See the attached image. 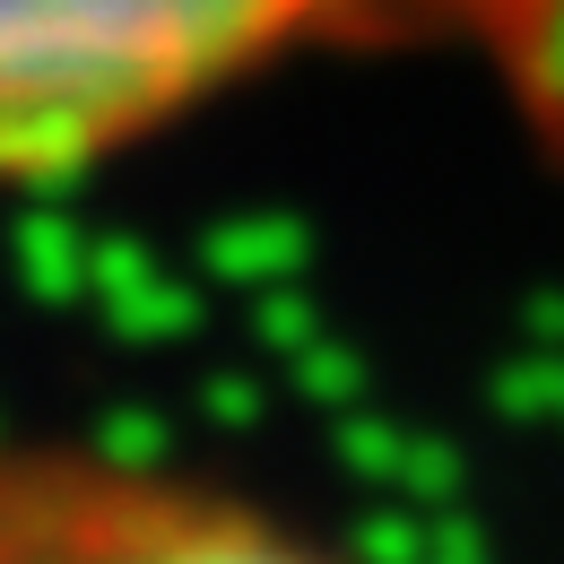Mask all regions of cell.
I'll return each instance as SVG.
<instances>
[{
    "label": "cell",
    "mask_w": 564,
    "mask_h": 564,
    "mask_svg": "<svg viewBox=\"0 0 564 564\" xmlns=\"http://www.w3.org/2000/svg\"><path fill=\"white\" fill-rule=\"evenodd\" d=\"M339 35H460L564 140V0H0V183H78Z\"/></svg>",
    "instance_id": "cell-1"
},
{
    "label": "cell",
    "mask_w": 564,
    "mask_h": 564,
    "mask_svg": "<svg viewBox=\"0 0 564 564\" xmlns=\"http://www.w3.org/2000/svg\"><path fill=\"white\" fill-rule=\"evenodd\" d=\"M0 564H339L261 495L78 443L0 434Z\"/></svg>",
    "instance_id": "cell-2"
}]
</instances>
